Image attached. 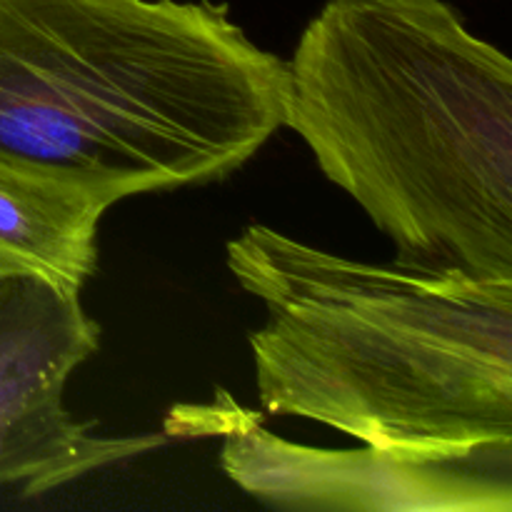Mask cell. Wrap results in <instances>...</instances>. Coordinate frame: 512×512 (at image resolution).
I'll return each mask as SVG.
<instances>
[{
  "mask_svg": "<svg viewBox=\"0 0 512 512\" xmlns=\"http://www.w3.org/2000/svg\"><path fill=\"white\" fill-rule=\"evenodd\" d=\"M3 278H8V273H5L3 265H0V283H3Z\"/></svg>",
  "mask_w": 512,
  "mask_h": 512,
  "instance_id": "52a82bcc",
  "label": "cell"
},
{
  "mask_svg": "<svg viewBox=\"0 0 512 512\" xmlns=\"http://www.w3.org/2000/svg\"><path fill=\"white\" fill-rule=\"evenodd\" d=\"M220 435V465L250 498L280 510L510 512L512 443L463 455L320 450L268 433L220 390L208 408H178L168 435Z\"/></svg>",
  "mask_w": 512,
  "mask_h": 512,
  "instance_id": "277c9868",
  "label": "cell"
},
{
  "mask_svg": "<svg viewBox=\"0 0 512 512\" xmlns=\"http://www.w3.org/2000/svg\"><path fill=\"white\" fill-rule=\"evenodd\" d=\"M283 128L395 245L512 280V63L445 0H328L285 63Z\"/></svg>",
  "mask_w": 512,
  "mask_h": 512,
  "instance_id": "7a4b0ae2",
  "label": "cell"
},
{
  "mask_svg": "<svg viewBox=\"0 0 512 512\" xmlns=\"http://www.w3.org/2000/svg\"><path fill=\"white\" fill-rule=\"evenodd\" d=\"M100 348V325L80 305L33 275L0 283V485H18L23 498L143 455L163 435L105 438L63 405L78 365Z\"/></svg>",
  "mask_w": 512,
  "mask_h": 512,
  "instance_id": "5b68a950",
  "label": "cell"
},
{
  "mask_svg": "<svg viewBox=\"0 0 512 512\" xmlns=\"http://www.w3.org/2000/svg\"><path fill=\"white\" fill-rule=\"evenodd\" d=\"M283 90L228 5L0 0V173L108 208L233 175L283 128Z\"/></svg>",
  "mask_w": 512,
  "mask_h": 512,
  "instance_id": "6da1fadb",
  "label": "cell"
},
{
  "mask_svg": "<svg viewBox=\"0 0 512 512\" xmlns=\"http://www.w3.org/2000/svg\"><path fill=\"white\" fill-rule=\"evenodd\" d=\"M105 210L90 195L0 173V265L80 295L98 270Z\"/></svg>",
  "mask_w": 512,
  "mask_h": 512,
  "instance_id": "8992f818",
  "label": "cell"
},
{
  "mask_svg": "<svg viewBox=\"0 0 512 512\" xmlns=\"http://www.w3.org/2000/svg\"><path fill=\"white\" fill-rule=\"evenodd\" d=\"M225 250L268 313L250 335L265 413L398 455L512 443V280L363 263L263 223Z\"/></svg>",
  "mask_w": 512,
  "mask_h": 512,
  "instance_id": "3957f363",
  "label": "cell"
}]
</instances>
